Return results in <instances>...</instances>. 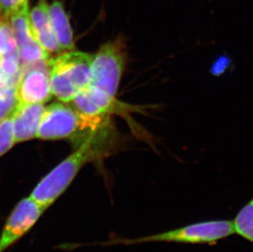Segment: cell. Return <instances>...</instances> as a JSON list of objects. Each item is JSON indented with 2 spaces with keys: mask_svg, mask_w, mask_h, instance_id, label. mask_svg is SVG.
Masks as SVG:
<instances>
[{
  "mask_svg": "<svg viewBox=\"0 0 253 252\" xmlns=\"http://www.w3.org/2000/svg\"><path fill=\"white\" fill-rule=\"evenodd\" d=\"M48 8L53 30L62 50H74L72 26L70 25L69 17L65 12L62 2L54 1L49 5Z\"/></svg>",
  "mask_w": 253,
  "mask_h": 252,
  "instance_id": "7c38bea8",
  "label": "cell"
},
{
  "mask_svg": "<svg viewBox=\"0 0 253 252\" xmlns=\"http://www.w3.org/2000/svg\"><path fill=\"white\" fill-rule=\"evenodd\" d=\"M227 66H228V58H222L220 57L213 65L211 72L214 75L222 74L226 69Z\"/></svg>",
  "mask_w": 253,
  "mask_h": 252,
  "instance_id": "d6986e66",
  "label": "cell"
},
{
  "mask_svg": "<svg viewBox=\"0 0 253 252\" xmlns=\"http://www.w3.org/2000/svg\"><path fill=\"white\" fill-rule=\"evenodd\" d=\"M44 110L43 103H17L12 115L15 143L36 138Z\"/></svg>",
  "mask_w": 253,
  "mask_h": 252,
  "instance_id": "30bf717a",
  "label": "cell"
},
{
  "mask_svg": "<svg viewBox=\"0 0 253 252\" xmlns=\"http://www.w3.org/2000/svg\"><path fill=\"white\" fill-rule=\"evenodd\" d=\"M111 117L88 116L73 106L55 102L44 110L36 138L43 140L68 138L79 146L90 136L116 130Z\"/></svg>",
  "mask_w": 253,
  "mask_h": 252,
  "instance_id": "7a4b0ae2",
  "label": "cell"
},
{
  "mask_svg": "<svg viewBox=\"0 0 253 252\" xmlns=\"http://www.w3.org/2000/svg\"><path fill=\"white\" fill-rule=\"evenodd\" d=\"M20 104L44 103L52 96L48 60L22 65L17 85Z\"/></svg>",
  "mask_w": 253,
  "mask_h": 252,
  "instance_id": "52a82bcc",
  "label": "cell"
},
{
  "mask_svg": "<svg viewBox=\"0 0 253 252\" xmlns=\"http://www.w3.org/2000/svg\"><path fill=\"white\" fill-rule=\"evenodd\" d=\"M17 103L16 86L7 87L0 90V124L7 117L12 116Z\"/></svg>",
  "mask_w": 253,
  "mask_h": 252,
  "instance_id": "9a60e30c",
  "label": "cell"
},
{
  "mask_svg": "<svg viewBox=\"0 0 253 252\" xmlns=\"http://www.w3.org/2000/svg\"><path fill=\"white\" fill-rule=\"evenodd\" d=\"M14 133L12 116L0 124V157L14 145Z\"/></svg>",
  "mask_w": 253,
  "mask_h": 252,
  "instance_id": "2e32d148",
  "label": "cell"
},
{
  "mask_svg": "<svg viewBox=\"0 0 253 252\" xmlns=\"http://www.w3.org/2000/svg\"><path fill=\"white\" fill-rule=\"evenodd\" d=\"M232 223L234 233L253 243V197L237 212Z\"/></svg>",
  "mask_w": 253,
  "mask_h": 252,
  "instance_id": "4fadbf2b",
  "label": "cell"
},
{
  "mask_svg": "<svg viewBox=\"0 0 253 252\" xmlns=\"http://www.w3.org/2000/svg\"><path fill=\"white\" fill-rule=\"evenodd\" d=\"M94 55L71 51L48 60L52 95L63 102H71L90 84Z\"/></svg>",
  "mask_w": 253,
  "mask_h": 252,
  "instance_id": "3957f363",
  "label": "cell"
},
{
  "mask_svg": "<svg viewBox=\"0 0 253 252\" xmlns=\"http://www.w3.org/2000/svg\"><path fill=\"white\" fill-rule=\"evenodd\" d=\"M17 81L13 79L10 78L2 72V70L0 67V90L7 87H12V86L17 85Z\"/></svg>",
  "mask_w": 253,
  "mask_h": 252,
  "instance_id": "ac0fdd59",
  "label": "cell"
},
{
  "mask_svg": "<svg viewBox=\"0 0 253 252\" xmlns=\"http://www.w3.org/2000/svg\"><path fill=\"white\" fill-rule=\"evenodd\" d=\"M47 0H39L29 13L31 29L36 41L49 53L62 50L53 30Z\"/></svg>",
  "mask_w": 253,
  "mask_h": 252,
  "instance_id": "8fae6325",
  "label": "cell"
},
{
  "mask_svg": "<svg viewBox=\"0 0 253 252\" xmlns=\"http://www.w3.org/2000/svg\"><path fill=\"white\" fill-rule=\"evenodd\" d=\"M14 54L18 50L12 28L7 21L0 18V58Z\"/></svg>",
  "mask_w": 253,
  "mask_h": 252,
  "instance_id": "5bb4252c",
  "label": "cell"
},
{
  "mask_svg": "<svg viewBox=\"0 0 253 252\" xmlns=\"http://www.w3.org/2000/svg\"><path fill=\"white\" fill-rule=\"evenodd\" d=\"M73 107L83 114L88 116H101V115H125L129 111H139L143 107L131 106L120 102L116 98H112L103 91L88 85L81 91L72 101Z\"/></svg>",
  "mask_w": 253,
  "mask_h": 252,
  "instance_id": "ba28073f",
  "label": "cell"
},
{
  "mask_svg": "<svg viewBox=\"0 0 253 252\" xmlns=\"http://www.w3.org/2000/svg\"><path fill=\"white\" fill-rule=\"evenodd\" d=\"M29 13V11L18 12L7 20L14 35L22 64L47 61L49 57V52L34 36Z\"/></svg>",
  "mask_w": 253,
  "mask_h": 252,
  "instance_id": "9c48e42d",
  "label": "cell"
},
{
  "mask_svg": "<svg viewBox=\"0 0 253 252\" xmlns=\"http://www.w3.org/2000/svg\"><path fill=\"white\" fill-rule=\"evenodd\" d=\"M117 140V131L86 138L77 150L39 182L30 197L48 209L67 190L84 165L99 162L111 155Z\"/></svg>",
  "mask_w": 253,
  "mask_h": 252,
  "instance_id": "6da1fadb",
  "label": "cell"
},
{
  "mask_svg": "<svg viewBox=\"0 0 253 252\" xmlns=\"http://www.w3.org/2000/svg\"><path fill=\"white\" fill-rule=\"evenodd\" d=\"M126 61V46L123 39L104 43L93 57L89 85L116 98Z\"/></svg>",
  "mask_w": 253,
  "mask_h": 252,
  "instance_id": "5b68a950",
  "label": "cell"
},
{
  "mask_svg": "<svg viewBox=\"0 0 253 252\" xmlns=\"http://www.w3.org/2000/svg\"><path fill=\"white\" fill-rule=\"evenodd\" d=\"M29 11V0H0V18L7 21L12 15Z\"/></svg>",
  "mask_w": 253,
  "mask_h": 252,
  "instance_id": "e0dca14e",
  "label": "cell"
},
{
  "mask_svg": "<svg viewBox=\"0 0 253 252\" xmlns=\"http://www.w3.org/2000/svg\"><path fill=\"white\" fill-rule=\"evenodd\" d=\"M47 208L31 197L23 198L10 213L0 234V252H4L38 221Z\"/></svg>",
  "mask_w": 253,
  "mask_h": 252,
  "instance_id": "8992f818",
  "label": "cell"
},
{
  "mask_svg": "<svg viewBox=\"0 0 253 252\" xmlns=\"http://www.w3.org/2000/svg\"><path fill=\"white\" fill-rule=\"evenodd\" d=\"M232 220L211 219L196 222L171 230L155 233L137 238H124L113 243L125 245H136L143 243H168L186 245H209L217 244L234 234Z\"/></svg>",
  "mask_w": 253,
  "mask_h": 252,
  "instance_id": "277c9868",
  "label": "cell"
}]
</instances>
